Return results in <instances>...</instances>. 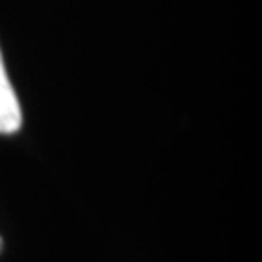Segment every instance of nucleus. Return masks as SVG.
Returning a JSON list of instances; mask_svg holds the SVG:
<instances>
[{
  "label": "nucleus",
  "mask_w": 262,
  "mask_h": 262,
  "mask_svg": "<svg viewBox=\"0 0 262 262\" xmlns=\"http://www.w3.org/2000/svg\"><path fill=\"white\" fill-rule=\"evenodd\" d=\"M21 126V109L18 95L10 84L6 66L0 53V134H14Z\"/></svg>",
  "instance_id": "f257e3e1"
},
{
  "label": "nucleus",
  "mask_w": 262,
  "mask_h": 262,
  "mask_svg": "<svg viewBox=\"0 0 262 262\" xmlns=\"http://www.w3.org/2000/svg\"><path fill=\"white\" fill-rule=\"evenodd\" d=\"M0 247H2V239H0Z\"/></svg>",
  "instance_id": "f03ea898"
}]
</instances>
